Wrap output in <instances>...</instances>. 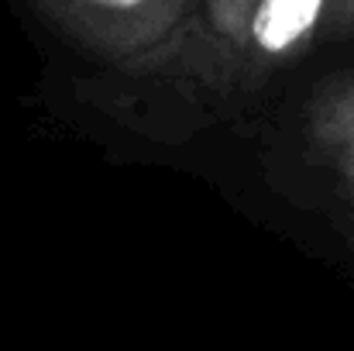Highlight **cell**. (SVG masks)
<instances>
[{
    "mask_svg": "<svg viewBox=\"0 0 354 351\" xmlns=\"http://www.w3.org/2000/svg\"><path fill=\"white\" fill-rule=\"evenodd\" d=\"M73 48L104 69L97 104L148 131L210 120L200 0H24Z\"/></svg>",
    "mask_w": 354,
    "mask_h": 351,
    "instance_id": "cell-1",
    "label": "cell"
},
{
    "mask_svg": "<svg viewBox=\"0 0 354 351\" xmlns=\"http://www.w3.org/2000/svg\"><path fill=\"white\" fill-rule=\"evenodd\" d=\"M303 152L334 207L354 224V69L327 76L310 93L303 107Z\"/></svg>",
    "mask_w": 354,
    "mask_h": 351,
    "instance_id": "cell-2",
    "label": "cell"
},
{
    "mask_svg": "<svg viewBox=\"0 0 354 351\" xmlns=\"http://www.w3.org/2000/svg\"><path fill=\"white\" fill-rule=\"evenodd\" d=\"M327 0H261L254 24H251V42L241 69V97L258 90L272 73L299 62L306 48L313 45L320 31V14Z\"/></svg>",
    "mask_w": 354,
    "mask_h": 351,
    "instance_id": "cell-3",
    "label": "cell"
},
{
    "mask_svg": "<svg viewBox=\"0 0 354 351\" xmlns=\"http://www.w3.org/2000/svg\"><path fill=\"white\" fill-rule=\"evenodd\" d=\"M261 0H200L203 21V80H207V111L221 100H237L241 69L251 42V24Z\"/></svg>",
    "mask_w": 354,
    "mask_h": 351,
    "instance_id": "cell-4",
    "label": "cell"
},
{
    "mask_svg": "<svg viewBox=\"0 0 354 351\" xmlns=\"http://www.w3.org/2000/svg\"><path fill=\"white\" fill-rule=\"evenodd\" d=\"M324 38H354V0H327L320 14Z\"/></svg>",
    "mask_w": 354,
    "mask_h": 351,
    "instance_id": "cell-5",
    "label": "cell"
}]
</instances>
